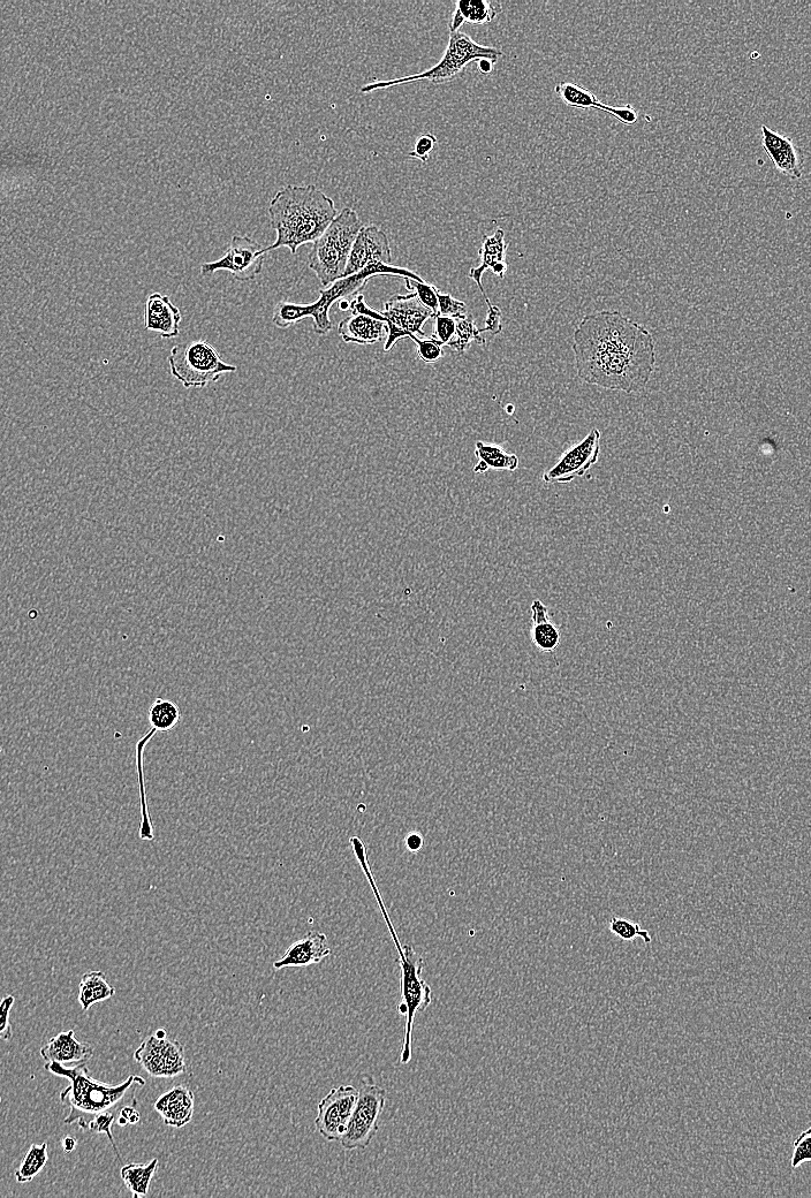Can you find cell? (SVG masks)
I'll use <instances>...</instances> for the list:
<instances>
[{"label":"cell","instance_id":"obj_1","mask_svg":"<svg viewBox=\"0 0 811 1198\" xmlns=\"http://www.w3.org/2000/svg\"><path fill=\"white\" fill-rule=\"evenodd\" d=\"M572 348L576 374L598 388L640 392L655 371L653 335L620 312L602 310L583 317L574 331Z\"/></svg>","mask_w":811,"mask_h":1198},{"label":"cell","instance_id":"obj_2","mask_svg":"<svg viewBox=\"0 0 811 1198\" xmlns=\"http://www.w3.org/2000/svg\"><path fill=\"white\" fill-rule=\"evenodd\" d=\"M339 212L335 202L314 185H288L274 196L269 206L272 229L277 233L270 250L287 247L292 254L306 244H314L335 221Z\"/></svg>","mask_w":811,"mask_h":1198},{"label":"cell","instance_id":"obj_3","mask_svg":"<svg viewBox=\"0 0 811 1198\" xmlns=\"http://www.w3.org/2000/svg\"><path fill=\"white\" fill-rule=\"evenodd\" d=\"M53 1075L70 1082L68 1087L60 1091L59 1099L68 1107L66 1125L78 1124L80 1129H86L88 1122L104 1112L119 1114L127 1105L138 1104L136 1090L146 1086V1080L139 1075H130L117 1086L97 1081L90 1076L86 1064L67 1067L57 1063H47L44 1066Z\"/></svg>","mask_w":811,"mask_h":1198},{"label":"cell","instance_id":"obj_4","mask_svg":"<svg viewBox=\"0 0 811 1198\" xmlns=\"http://www.w3.org/2000/svg\"><path fill=\"white\" fill-rule=\"evenodd\" d=\"M352 851L356 861L368 879L371 890L375 894L378 906L381 908L382 915L386 925H388L390 935L394 945L397 947L400 966V991L401 1002L398 1005V1013L406 1019L405 1036L403 1048H401L400 1064L407 1065L413 1056V1028L416 1014L424 1012L432 1003V990L428 983L423 980L422 972L424 968V960L421 955L416 952L412 946L403 945L400 943L396 929L393 927L388 909L384 904L380 890H378L375 876L371 871L368 861V852L365 844H356Z\"/></svg>","mask_w":811,"mask_h":1198},{"label":"cell","instance_id":"obj_5","mask_svg":"<svg viewBox=\"0 0 811 1198\" xmlns=\"http://www.w3.org/2000/svg\"><path fill=\"white\" fill-rule=\"evenodd\" d=\"M377 276L409 278L419 280V282L423 280L415 272L394 267L391 264L370 265V267L361 270L358 274L340 278L337 282L325 288V290H321L320 299L314 303L297 305V303L285 301L278 302L274 309V315H272V323L279 329H288L294 324L312 317L314 320L313 328L317 335H328L332 330V322L330 320L331 307L336 302L362 291L363 287L369 282V279Z\"/></svg>","mask_w":811,"mask_h":1198},{"label":"cell","instance_id":"obj_6","mask_svg":"<svg viewBox=\"0 0 811 1198\" xmlns=\"http://www.w3.org/2000/svg\"><path fill=\"white\" fill-rule=\"evenodd\" d=\"M363 226L358 212L345 208L314 242L308 267L322 286L328 287L344 277L354 241Z\"/></svg>","mask_w":811,"mask_h":1198},{"label":"cell","instance_id":"obj_7","mask_svg":"<svg viewBox=\"0 0 811 1198\" xmlns=\"http://www.w3.org/2000/svg\"><path fill=\"white\" fill-rule=\"evenodd\" d=\"M502 56H504L503 51L476 43L471 36L459 30V32L450 33L449 44H447L441 62L429 68L428 71L408 75V77L404 78L369 83V85L361 88V93L370 94L376 92V90L408 85V83L423 80L435 83V85H442V83L451 82L458 78L469 64L480 62L483 59L497 64L499 58Z\"/></svg>","mask_w":811,"mask_h":1198},{"label":"cell","instance_id":"obj_8","mask_svg":"<svg viewBox=\"0 0 811 1198\" xmlns=\"http://www.w3.org/2000/svg\"><path fill=\"white\" fill-rule=\"evenodd\" d=\"M168 361L171 375L186 389L207 388L217 383L222 375L237 371V367L224 362L222 355L206 340L173 346Z\"/></svg>","mask_w":811,"mask_h":1198},{"label":"cell","instance_id":"obj_9","mask_svg":"<svg viewBox=\"0 0 811 1198\" xmlns=\"http://www.w3.org/2000/svg\"><path fill=\"white\" fill-rule=\"evenodd\" d=\"M359 1095L347 1131L339 1141L345 1150H363L370 1146L380 1129V1118L386 1103V1091L371 1076H363Z\"/></svg>","mask_w":811,"mask_h":1198},{"label":"cell","instance_id":"obj_10","mask_svg":"<svg viewBox=\"0 0 811 1198\" xmlns=\"http://www.w3.org/2000/svg\"><path fill=\"white\" fill-rule=\"evenodd\" d=\"M134 1060L157 1079H173L187 1072L184 1045L171 1040L164 1029L156 1030L141 1043Z\"/></svg>","mask_w":811,"mask_h":1198},{"label":"cell","instance_id":"obj_11","mask_svg":"<svg viewBox=\"0 0 811 1198\" xmlns=\"http://www.w3.org/2000/svg\"><path fill=\"white\" fill-rule=\"evenodd\" d=\"M382 316L386 330H388V338H386L384 346L385 352H389L396 346L400 339L413 336L426 337V333L422 329L423 325L430 318L435 317L431 310L422 305L414 293L394 295L385 302Z\"/></svg>","mask_w":811,"mask_h":1198},{"label":"cell","instance_id":"obj_12","mask_svg":"<svg viewBox=\"0 0 811 1198\" xmlns=\"http://www.w3.org/2000/svg\"><path fill=\"white\" fill-rule=\"evenodd\" d=\"M264 260V248L259 242L249 235H234L222 259L201 265V276L206 278L217 271H229L240 283L252 282L261 274Z\"/></svg>","mask_w":811,"mask_h":1198},{"label":"cell","instance_id":"obj_13","mask_svg":"<svg viewBox=\"0 0 811 1198\" xmlns=\"http://www.w3.org/2000/svg\"><path fill=\"white\" fill-rule=\"evenodd\" d=\"M358 1095V1088L340 1086L331 1089L318 1104L315 1126L325 1141L339 1142L344 1136Z\"/></svg>","mask_w":811,"mask_h":1198},{"label":"cell","instance_id":"obj_14","mask_svg":"<svg viewBox=\"0 0 811 1198\" xmlns=\"http://www.w3.org/2000/svg\"><path fill=\"white\" fill-rule=\"evenodd\" d=\"M601 454V431L593 429L578 444L568 449L557 464L543 475L548 484L570 483L585 476L593 468Z\"/></svg>","mask_w":811,"mask_h":1198},{"label":"cell","instance_id":"obj_15","mask_svg":"<svg viewBox=\"0 0 811 1198\" xmlns=\"http://www.w3.org/2000/svg\"><path fill=\"white\" fill-rule=\"evenodd\" d=\"M352 314L344 318L338 325V333L345 343L358 345H374L385 338L386 324L382 313L376 312L359 295L350 303Z\"/></svg>","mask_w":811,"mask_h":1198},{"label":"cell","instance_id":"obj_16","mask_svg":"<svg viewBox=\"0 0 811 1198\" xmlns=\"http://www.w3.org/2000/svg\"><path fill=\"white\" fill-rule=\"evenodd\" d=\"M391 261L388 235L376 225L363 226L354 241L344 277L358 274L370 265L391 264Z\"/></svg>","mask_w":811,"mask_h":1198},{"label":"cell","instance_id":"obj_17","mask_svg":"<svg viewBox=\"0 0 811 1198\" xmlns=\"http://www.w3.org/2000/svg\"><path fill=\"white\" fill-rule=\"evenodd\" d=\"M555 93L570 108L604 111L617 118L621 124L634 125L639 119V112L631 104L626 106L606 105L598 100L597 96L593 92H590L589 89L576 85L573 82L558 83Z\"/></svg>","mask_w":811,"mask_h":1198},{"label":"cell","instance_id":"obj_18","mask_svg":"<svg viewBox=\"0 0 811 1198\" xmlns=\"http://www.w3.org/2000/svg\"><path fill=\"white\" fill-rule=\"evenodd\" d=\"M762 146L779 172L794 180L802 178L803 157L800 149L795 146L791 138L772 131L768 126L763 125Z\"/></svg>","mask_w":811,"mask_h":1198},{"label":"cell","instance_id":"obj_19","mask_svg":"<svg viewBox=\"0 0 811 1198\" xmlns=\"http://www.w3.org/2000/svg\"><path fill=\"white\" fill-rule=\"evenodd\" d=\"M330 954L331 949L327 935L323 932L310 931L305 937L288 947L283 957L275 962L274 968L276 970L306 968L320 964Z\"/></svg>","mask_w":811,"mask_h":1198},{"label":"cell","instance_id":"obj_20","mask_svg":"<svg viewBox=\"0 0 811 1198\" xmlns=\"http://www.w3.org/2000/svg\"><path fill=\"white\" fill-rule=\"evenodd\" d=\"M507 246L509 245L506 244L505 232L502 229H498L492 235H484L479 253L481 263L479 267L472 268L468 274V277L473 279L476 285L479 286L483 298L487 302L488 309H491L495 305H492L487 292L484 290L482 278L485 271L488 270L494 272L498 277L504 278L507 268H509L506 262Z\"/></svg>","mask_w":811,"mask_h":1198},{"label":"cell","instance_id":"obj_21","mask_svg":"<svg viewBox=\"0 0 811 1198\" xmlns=\"http://www.w3.org/2000/svg\"><path fill=\"white\" fill-rule=\"evenodd\" d=\"M183 321L180 309L173 305L168 295L161 293L150 294L146 301L144 322L148 331L156 332L163 339L179 336L180 323Z\"/></svg>","mask_w":811,"mask_h":1198},{"label":"cell","instance_id":"obj_22","mask_svg":"<svg viewBox=\"0 0 811 1198\" xmlns=\"http://www.w3.org/2000/svg\"><path fill=\"white\" fill-rule=\"evenodd\" d=\"M194 1109V1093L186 1086L173 1087L155 1103V1110L162 1117L164 1124L174 1128L188 1125L193 1119Z\"/></svg>","mask_w":811,"mask_h":1198},{"label":"cell","instance_id":"obj_23","mask_svg":"<svg viewBox=\"0 0 811 1198\" xmlns=\"http://www.w3.org/2000/svg\"><path fill=\"white\" fill-rule=\"evenodd\" d=\"M93 1056V1046L78 1041L74 1030L63 1031L52 1037L41 1049V1057L47 1063L86 1064Z\"/></svg>","mask_w":811,"mask_h":1198},{"label":"cell","instance_id":"obj_24","mask_svg":"<svg viewBox=\"0 0 811 1198\" xmlns=\"http://www.w3.org/2000/svg\"><path fill=\"white\" fill-rule=\"evenodd\" d=\"M530 613L533 621L530 636L534 647L543 654H553L560 646L562 634L558 626L552 623L548 606L540 599H535L530 606Z\"/></svg>","mask_w":811,"mask_h":1198},{"label":"cell","instance_id":"obj_25","mask_svg":"<svg viewBox=\"0 0 811 1198\" xmlns=\"http://www.w3.org/2000/svg\"><path fill=\"white\" fill-rule=\"evenodd\" d=\"M503 11L502 4L488 0H459L452 15L450 33L459 32L465 24L487 25Z\"/></svg>","mask_w":811,"mask_h":1198},{"label":"cell","instance_id":"obj_26","mask_svg":"<svg viewBox=\"0 0 811 1198\" xmlns=\"http://www.w3.org/2000/svg\"><path fill=\"white\" fill-rule=\"evenodd\" d=\"M475 456L480 460L479 464L474 467L476 474L487 473L489 470L515 472L519 468V458L515 454L506 453L498 445L477 442Z\"/></svg>","mask_w":811,"mask_h":1198},{"label":"cell","instance_id":"obj_27","mask_svg":"<svg viewBox=\"0 0 811 1198\" xmlns=\"http://www.w3.org/2000/svg\"><path fill=\"white\" fill-rule=\"evenodd\" d=\"M116 995V989L106 981L103 972H90L82 976L79 988V1003L82 1011L103 1003Z\"/></svg>","mask_w":811,"mask_h":1198},{"label":"cell","instance_id":"obj_28","mask_svg":"<svg viewBox=\"0 0 811 1198\" xmlns=\"http://www.w3.org/2000/svg\"><path fill=\"white\" fill-rule=\"evenodd\" d=\"M158 1159L155 1158L147 1164L132 1163L125 1165L120 1171L121 1180L125 1186L130 1189L134 1198H140L148 1195L150 1182L155 1177L158 1169Z\"/></svg>","mask_w":811,"mask_h":1198},{"label":"cell","instance_id":"obj_29","mask_svg":"<svg viewBox=\"0 0 811 1198\" xmlns=\"http://www.w3.org/2000/svg\"><path fill=\"white\" fill-rule=\"evenodd\" d=\"M156 733L157 732L155 730L151 729L138 742V745H136V769H138L140 799H141V824H140L139 837L141 840H144V841H153L155 839V833H154L153 822H151L150 813L148 810L146 785H144L146 783H144L143 752H144V748H146V746H147V743L151 739L154 738V735Z\"/></svg>","mask_w":811,"mask_h":1198},{"label":"cell","instance_id":"obj_30","mask_svg":"<svg viewBox=\"0 0 811 1198\" xmlns=\"http://www.w3.org/2000/svg\"><path fill=\"white\" fill-rule=\"evenodd\" d=\"M151 729L156 732H169L181 720V711L177 703L171 700L156 699L148 712Z\"/></svg>","mask_w":811,"mask_h":1198},{"label":"cell","instance_id":"obj_31","mask_svg":"<svg viewBox=\"0 0 811 1198\" xmlns=\"http://www.w3.org/2000/svg\"><path fill=\"white\" fill-rule=\"evenodd\" d=\"M48 1147L47 1142L40 1144V1146L39 1144H33L30 1147L25 1158L22 1159L19 1169L15 1171V1180H17L18 1184L32 1182L43 1171L49 1159Z\"/></svg>","mask_w":811,"mask_h":1198},{"label":"cell","instance_id":"obj_32","mask_svg":"<svg viewBox=\"0 0 811 1198\" xmlns=\"http://www.w3.org/2000/svg\"><path fill=\"white\" fill-rule=\"evenodd\" d=\"M473 341H476L481 346L487 345V341L483 338L481 330L477 328L473 316L468 314L466 317L461 318V320H457L456 335H454L449 346L454 352L462 354L471 347Z\"/></svg>","mask_w":811,"mask_h":1198},{"label":"cell","instance_id":"obj_33","mask_svg":"<svg viewBox=\"0 0 811 1198\" xmlns=\"http://www.w3.org/2000/svg\"><path fill=\"white\" fill-rule=\"evenodd\" d=\"M405 283H406L407 290L412 291V293H414L416 295V298L419 299V301L422 303V305L424 307L428 308L429 310H431L432 314H434L436 316L438 314V306H439L438 288L434 285L423 282V280H421V282H419V280L406 278Z\"/></svg>","mask_w":811,"mask_h":1198},{"label":"cell","instance_id":"obj_34","mask_svg":"<svg viewBox=\"0 0 811 1198\" xmlns=\"http://www.w3.org/2000/svg\"><path fill=\"white\" fill-rule=\"evenodd\" d=\"M610 931L613 935H616L621 940H626V942H632V940L636 937H641L644 940V943L647 944H650L651 940H653L649 932L642 929L639 923H635L626 919H620V917H612L610 922Z\"/></svg>","mask_w":811,"mask_h":1198},{"label":"cell","instance_id":"obj_35","mask_svg":"<svg viewBox=\"0 0 811 1198\" xmlns=\"http://www.w3.org/2000/svg\"><path fill=\"white\" fill-rule=\"evenodd\" d=\"M117 1116H118V1114L113 1113V1112H104V1113L98 1114V1116H96L95 1118H93L92 1120H90L88 1122L87 1129H88V1131H92V1132H95L98 1134H105L106 1136H108V1139L111 1142V1146H112L113 1150H115V1154L117 1155V1158L119 1160H121L119 1150L116 1146L115 1139H113V1135H112V1126H113V1124H115V1121L117 1120Z\"/></svg>","mask_w":811,"mask_h":1198},{"label":"cell","instance_id":"obj_36","mask_svg":"<svg viewBox=\"0 0 811 1198\" xmlns=\"http://www.w3.org/2000/svg\"><path fill=\"white\" fill-rule=\"evenodd\" d=\"M411 339L418 346V355L423 362L435 363L443 358L444 346L434 338L413 336Z\"/></svg>","mask_w":811,"mask_h":1198},{"label":"cell","instance_id":"obj_37","mask_svg":"<svg viewBox=\"0 0 811 1198\" xmlns=\"http://www.w3.org/2000/svg\"><path fill=\"white\" fill-rule=\"evenodd\" d=\"M438 314L442 316L452 317L454 320H461L468 315V309L465 302L454 299L450 294L438 295Z\"/></svg>","mask_w":811,"mask_h":1198},{"label":"cell","instance_id":"obj_38","mask_svg":"<svg viewBox=\"0 0 811 1198\" xmlns=\"http://www.w3.org/2000/svg\"><path fill=\"white\" fill-rule=\"evenodd\" d=\"M435 333L432 338L441 343L443 346L449 345L457 330V320L452 317L436 315L435 317Z\"/></svg>","mask_w":811,"mask_h":1198},{"label":"cell","instance_id":"obj_39","mask_svg":"<svg viewBox=\"0 0 811 1198\" xmlns=\"http://www.w3.org/2000/svg\"><path fill=\"white\" fill-rule=\"evenodd\" d=\"M810 1133V1129H807V1131L803 1132L793 1143L794 1154L791 1160L792 1170L798 1169L801 1164L809 1162L811 1159Z\"/></svg>","mask_w":811,"mask_h":1198},{"label":"cell","instance_id":"obj_40","mask_svg":"<svg viewBox=\"0 0 811 1198\" xmlns=\"http://www.w3.org/2000/svg\"><path fill=\"white\" fill-rule=\"evenodd\" d=\"M15 1003L14 996H6L0 1002V1041L9 1042L13 1037L10 1013Z\"/></svg>","mask_w":811,"mask_h":1198},{"label":"cell","instance_id":"obj_41","mask_svg":"<svg viewBox=\"0 0 811 1198\" xmlns=\"http://www.w3.org/2000/svg\"><path fill=\"white\" fill-rule=\"evenodd\" d=\"M437 143L438 140L434 134H422L416 140L414 149L408 156L419 159L422 163H427Z\"/></svg>","mask_w":811,"mask_h":1198},{"label":"cell","instance_id":"obj_42","mask_svg":"<svg viewBox=\"0 0 811 1198\" xmlns=\"http://www.w3.org/2000/svg\"><path fill=\"white\" fill-rule=\"evenodd\" d=\"M502 318L503 313L499 307L495 306L488 310L487 320H485L487 326L484 329H480L481 332H491L492 335H499L503 331Z\"/></svg>","mask_w":811,"mask_h":1198},{"label":"cell","instance_id":"obj_43","mask_svg":"<svg viewBox=\"0 0 811 1198\" xmlns=\"http://www.w3.org/2000/svg\"><path fill=\"white\" fill-rule=\"evenodd\" d=\"M406 847L409 852H419L423 847L422 834L418 832L409 833L406 837Z\"/></svg>","mask_w":811,"mask_h":1198},{"label":"cell","instance_id":"obj_44","mask_svg":"<svg viewBox=\"0 0 811 1198\" xmlns=\"http://www.w3.org/2000/svg\"><path fill=\"white\" fill-rule=\"evenodd\" d=\"M62 1147L66 1154H71L78 1147V1140L72 1136H66L62 1140Z\"/></svg>","mask_w":811,"mask_h":1198},{"label":"cell","instance_id":"obj_45","mask_svg":"<svg viewBox=\"0 0 811 1198\" xmlns=\"http://www.w3.org/2000/svg\"><path fill=\"white\" fill-rule=\"evenodd\" d=\"M477 63H479V70L483 74H489L495 65L494 63L490 62V60H485V59L480 60V62H477Z\"/></svg>","mask_w":811,"mask_h":1198}]
</instances>
